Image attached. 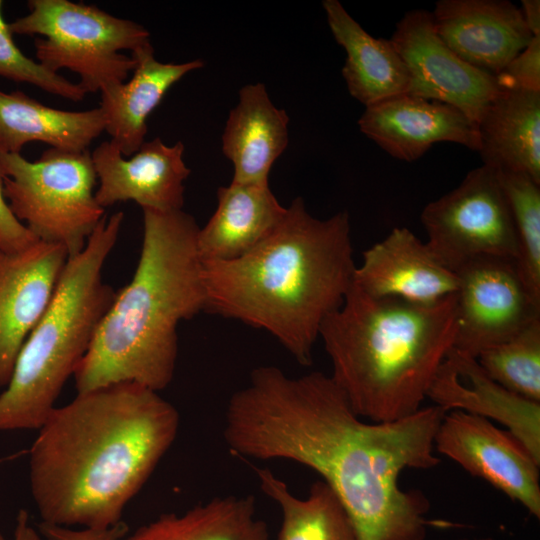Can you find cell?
I'll return each instance as SVG.
<instances>
[{"label": "cell", "instance_id": "ffe728a7", "mask_svg": "<svg viewBox=\"0 0 540 540\" xmlns=\"http://www.w3.org/2000/svg\"><path fill=\"white\" fill-rule=\"evenodd\" d=\"M288 124L264 84L240 89L222 134V152L234 166L232 182L269 184L270 170L288 145Z\"/></svg>", "mask_w": 540, "mask_h": 540}, {"label": "cell", "instance_id": "ac0fdd59", "mask_svg": "<svg viewBox=\"0 0 540 540\" xmlns=\"http://www.w3.org/2000/svg\"><path fill=\"white\" fill-rule=\"evenodd\" d=\"M353 283L374 297L431 304L457 292L459 279L405 227L394 228L365 250Z\"/></svg>", "mask_w": 540, "mask_h": 540}, {"label": "cell", "instance_id": "cb8c5ba5", "mask_svg": "<svg viewBox=\"0 0 540 540\" xmlns=\"http://www.w3.org/2000/svg\"><path fill=\"white\" fill-rule=\"evenodd\" d=\"M105 128L100 107L66 111L46 106L22 91L0 90V153L20 154L30 142L83 152Z\"/></svg>", "mask_w": 540, "mask_h": 540}, {"label": "cell", "instance_id": "83f0119b", "mask_svg": "<svg viewBox=\"0 0 540 540\" xmlns=\"http://www.w3.org/2000/svg\"><path fill=\"white\" fill-rule=\"evenodd\" d=\"M497 383L529 400L540 402V319L476 357Z\"/></svg>", "mask_w": 540, "mask_h": 540}, {"label": "cell", "instance_id": "d4e9b609", "mask_svg": "<svg viewBox=\"0 0 540 540\" xmlns=\"http://www.w3.org/2000/svg\"><path fill=\"white\" fill-rule=\"evenodd\" d=\"M125 540H269V532L253 496L225 495L182 513H163Z\"/></svg>", "mask_w": 540, "mask_h": 540}, {"label": "cell", "instance_id": "f546056e", "mask_svg": "<svg viewBox=\"0 0 540 540\" xmlns=\"http://www.w3.org/2000/svg\"><path fill=\"white\" fill-rule=\"evenodd\" d=\"M495 77L501 89L540 91V35Z\"/></svg>", "mask_w": 540, "mask_h": 540}, {"label": "cell", "instance_id": "8fae6325", "mask_svg": "<svg viewBox=\"0 0 540 540\" xmlns=\"http://www.w3.org/2000/svg\"><path fill=\"white\" fill-rule=\"evenodd\" d=\"M389 40L408 70V93L450 104L477 124L502 90L495 76L471 66L445 44L429 11L407 12Z\"/></svg>", "mask_w": 540, "mask_h": 540}, {"label": "cell", "instance_id": "ba28073f", "mask_svg": "<svg viewBox=\"0 0 540 540\" xmlns=\"http://www.w3.org/2000/svg\"><path fill=\"white\" fill-rule=\"evenodd\" d=\"M4 192L16 218L39 240L62 245L72 257L105 217L95 198L91 153L49 148L36 161L0 153Z\"/></svg>", "mask_w": 540, "mask_h": 540}, {"label": "cell", "instance_id": "44dd1931", "mask_svg": "<svg viewBox=\"0 0 540 540\" xmlns=\"http://www.w3.org/2000/svg\"><path fill=\"white\" fill-rule=\"evenodd\" d=\"M215 212L197 234L201 261L242 256L265 239L286 213L269 184L231 182L219 187Z\"/></svg>", "mask_w": 540, "mask_h": 540}, {"label": "cell", "instance_id": "4316f807", "mask_svg": "<svg viewBox=\"0 0 540 540\" xmlns=\"http://www.w3.org/2000/svg\"><path fill=\"white\" fill-rule=\"evenodd\" d=\"M496 171L514 221V262L529 295L540 304V184L522 173Z\"/></svg>", "mask_w": 540, "mask_h": 540}, {"label": "cell", "instance_id": "d6a6232c", "mask_svg": "<svg viewBox=\"0 0 540 540\" xmlns=\"http://www.w3.org/2000/svg\"><path fill=\"white\" fill-rule=\"evenodd\" d=\"M0 540H46L39 530H36L30 523L29 513L20 509L16 517L15 531L12 539L6 538L0 532Z\"/></svg>", "mask_w": 540, "mask_h": 540}, {"label": "cell", "instance_id": "6da1fadb", "mask_svg": "<svg viewBox=\"0 0 540 540\" xmlns=\"http://www.w3.org/2000/svg\"><path fill=\"white\" fill-rule=\"evenodd\" d=\"M447 411L421 407L404 418L366 422L330 375L292 377L255 368L229 398L223 438L230 452L255 460H288L321 477L349 515L358 540H425L430 502L403 490L405 469H429L440 459L434 439Z\"/></svg>", "mask_w": 540, "mask_h": 540}, {"label": "cell", "instance_id": "1f68e13d", "mask_svg": "<svg viewBox=\"0 0 540 540\" xmlns=\"http://www.w3.org/2000/svg\"><path fill=\"white\" fill-rule=\"evenodd\" d=\"M38 530L46 540H125L130 528L125 521L105 528H73L41 522Z\"/></svg>", "mask_w": 540, "mask_h": 540}, {"label": "cell", "instance_id": "5bb4252c", "mask_svg": "<svg viewBox=\"0 0 540 540\" xmlns=\"http://www.w3.org/2000/svg\"><path fill=\"white\" fill-rule=\"evenodd\" d=\"M69 258L59 244L37 241L0 252V387L10 381L17 356L47 309Z\"/></svg>", "mask_w": 540, "mask_h": 540}, {"label": "cell", "instance_id": "e0dca14e", "mask_svg": "<svg viewBox=\"0 0 540 540\" xmlns=\"http://www.w3.org/2000/svg\"><path fill=\"white\" fill-rule=\"evenodd\" d=\"M434 405L505 425L540 463V402L524 398L493 380L476 358L452 348L427 392Z\"/></svg>", "mask_w": 540, "mask_h": 540}, {"label": "cell", "instance_id": "4fadbf2b", "mask_svg": "<svg viewBox=\"0 0 540 540\" xmlns=\"http://www.w3.org/2000/svg\"><path fill=\"white\" fill-rule=\"evenodd\" d=\"M184 144L166 145L159 137L145 141L130 157H124L110 142L91 153L99 186L95 191L104 209L119 202L134 201L142 210L171 212L184 204V181L190 174Z\"/></svg>", "mask_w": 540, "mask_h": 540}, {"label": "cell", "instance_id": "8992f818", "mask_svg": "<svg viewBox=\"0 0 540 540\" xmlns=\"http://www.w3.org/2000/svg\"><path fill=\"white\" fill-rule=\"evenodd\" d=\"M124 214L100 221L78 254L69 257L44 314L24 342L0 394V431L38 430L86 354L115 293L102 270Z\"/></svg>", "mask_w": 540, "mask_h": 540}, {"label": "cell", "instance_id": "f1b7e54d", "mask_svg": "<svg viewBox=\"0 0 540 540\" xmlns=\"http://www.w3.org/2000/svg\"><path fill=\"white\" fill-rule=\"evenodd\" d=\"M13 35L3 16V2L0 0V77L31 84L74 102L85 98L87 93L78 83L67 80L37 60L27 57L16 45Z\"/></svg>", "mask_w": 540, "mask_h": 540}, {"label": "cell", "instance_id": "7c38bea8", "mask_svg": "<svg viewBox=\"0 0 540 540\" xmlns=\"http://www.w3.org/2000/svg\"><path fill=\"white\" fill-rule=\"evenodd\" d=\"M434 447L540 518V463L509 431L488 419L451 410L438 427Z\"/></svg>", "mask_w": 540, "mask_h": 540}, {"label": "cell", "instance_id": "9a60e30c", "mask_svg": "<svg viewBox=\"0 0 540 540\" xmlns=\"http://www.w3.org/2000/svg\"><path fill=\"white\" fill-rule=\"evenodd\" d=\"M360 131L390 156L412 162L438 142H452L478 151V124L458 108L410 93L367 106L358 120Z\"/></svg>", "mask_w": 540, "mask_h": 540}, {"label": "cell", "instance_id": "603a6c76", "mask_svg": "<svg viewBox=\"0 0 540 540\" xmlns=\"http://www.w3.org/2000/svg\"><path fill=\"white\" fill-rule=\"evenodd\" d=\"M483 165L540 184V91L502 89L478 122Z\"/></svg>", "mask_w": 540, "mask_h": 540}, {"label": "cell", "instance_id": "9c48e42d", "mask_svg": "<svg viewBox=\"0 0 540 540\" xmlns=\"http://www.w3.org/2000/svg\"><path fill=\"white\" fill-rule=\"evenodd\" d=\"M421 223L427 246L455 273L482 258H516L514 221L494 168L469 171L456 188L424 207Z\"/></svg>", "mask_w": 540, "mask_h": 540}, {"label": "cell", "instance_id": "7402d4cb", "mask_svg": "<svg viewBox=\"0 0 540 540\" xmlns=\"http://www.w3.org/2000/svg\"><path fill=\"white\" fill-rule=\"evenodd\" d=\"M329 28L346 51L342 75L352 97L366 107L409 92L408 70L390 40L375 38L338 0L322 2Z\"/></svg>", "mask_w": 540, "mask_h": 540}, {"label": "cell", "instance_id": "7a4b0ae2", "mask_svg": "<svg viewBox=\"0 0 540 540\" xmlns=\"http://www.w3.org/2000/svg\"><path fill=\"white\" fill-rule=\"evenodd\" d=\"M179 426L173 404L130 382L77 393L56 407L29 452L30 490L41 522L105 528L122 521Z\"/></svg>", "mask_w": 540, "mask_h": 540}, {"label": "cell", "instance_id": "30bf717a", "mask_svg": "<svg viewBox=\"0 0 540 540\" xmlns=\"http://www.w3.org/2000/svg\"><path fill=\"white\" fill-rule=\"evenodd\" d=\"M456 274L457 351L476 358L540 319V304L526 290L514 260L482 258Z\"/></svg>", "mask_w": 540, "mask_h": 540}, {"label": "cell", "instance_id": "4dcf8cb0", "mask_svg": "<svg viewBox=\"0 0 540 540\" xmlns=\"http://www.w3.org/2000/svg\"><path fill=\"white\" fill-rule=\"evenodd\" d=\"M38 239L13 214L4 192V175L0 166V252L23 250Z\"/></svg>", "mask_w": 540, "mask_h": 540}, {"label": "cell", "instance_id": "836d02e7", "mask_svg": "<svg viewBox=\"0 0 540 540\" xmlns=\"http://www.w3.org/2000/svg\"><path fill=\"white\" fill-rule=\"evenodd\" d=\"M522 13L533 36L540 35V1L522 0Z\"/></svg>", "mask_w": 540, "mask_h": 540}, {"label": "cell", "instance_id": "d6986e66", "mask_svg": "<svg viewBox=\"0 0 540 540\" xmlns=\"http://www.w3.org/2000/svg\"><path fill=\"white\" fill-rule=\"evenodd\" d=\"M136 60L130 80L100 92L104 131L124 157L133 155L145 142L147 120L167 91L186 74L200 69L204 62L163 63L154 56L151 44L131 55Z\"/></svg>", "mask_w": 540, "mask_h": 540}, {"label": "cell", "instance_id": "2e32d148", "mask_svg": "<svg viewBox=\"0 0 540 540\" xmlns=\"http://www.w3.org/2000/svg\"><path fill=\"white\" fill-rule=\"evenodd\" d=\"M436 33L471 66L497 76L533 38L522 10L507 0H440Z\"/></svg>", "mask_w": 540, "mask_h": 540}, {"label": "cell", "instance_id": "484cf974", "mask_svg": "<svg viewBox=\"0 0 540 540\" xmlns=\"http://www.w3.org/2000/svg\"><path fill=\"white\" fill-rule=\"evenodd\" d=\"M255 472L261 491L280 508L278 540H358L344 506L324 481H315L305 497H298L270 469Z\"/></svg>", "mask_w": 540, "mask_h": 540}, {"label": "cell", "instance_id": "5b68a950", "mask_svg": "<svg viewBox=\"0 0 540 540\" xmlns=\"http://www.w3.org/2000/svg\"><path fill=\"white\" fill-rule=\"evenodd\" d=\"M456 297L431 304L374 297L354 283L323 321L331 377L354 412L388 422L418 411L456 337Z\"/></svg>", "mask_w": 540, "mask_h": 540}, {"label": "cell", "instance_id": "3957f363", "mask_svg": "<svg viewBox=\"0 0 540 540\" xmlns=\"http://www.w3.org/2000/svg\"><path fill=\"white\" fill-rule=\"evenodd\" d=\"M356 267L349 214L318 219L297 197L250 251L202 261L204 310L265 330L310 366L321 325L344 302Z\"/></svg>", "mask_w": 540, "mask_h": 540}, {"label": "cell", "instance_id": "277c9868", "mask_svg": "<svg viewBox=\"0 0 540 540\" xmlns=\"http://www.w3.org/2000/svg\"><path fill=\"white\" fill-rule=\"evenodd\" d=\"M198 230L182 209L143 210L135 273L115 293L74 372L77 393L124 382L160 392L171 383L177 327L205 308Z\"/></svg>", "mask_w": 540, "mask_h": 540}, {"label": "cell", "instance_id": "e575fe53", "mask_svg": "<svg viewBox=\"0 0 540 540\" xmlns=\"http://www.w3.org/2000/svg\"><path fill=\"white\" fill-rule=\"evenodd\" d=\"M485 540H490V539H485Z\"/></svg>", "mask_w": 540, "mask_h": 540}, {"label": "cell", "instance_id": "52a82bcc", "mask_svg": "<svg viewBox=\"0 0 540 540\" xmlns=\"http://www.w3.org/2000/svg\"><path fill=\"white\" fill-rule=\"evenodd\" d=\"M29 13L9 23L13 34L38 36L37 61L50 71L68 69L86 93L127 80L136 66L131 53L150 43L142 25L95 5L70 0H30Z\"/></svg>", "mask_w": 540, "mask_h": 540}]
</instances>
